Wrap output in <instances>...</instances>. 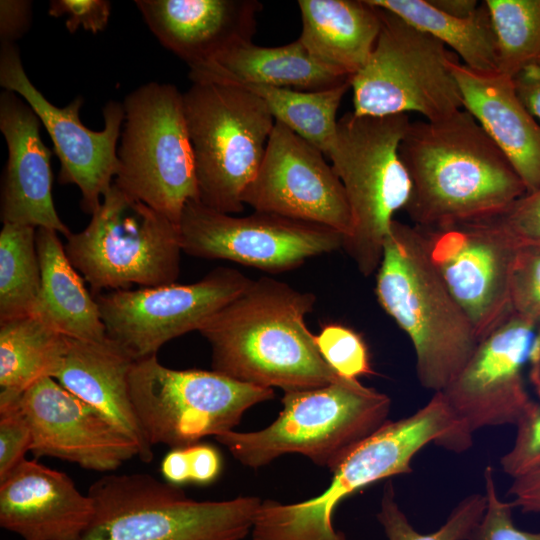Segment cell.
<instances>
[{"mask_svg": "<svg viewBox=\"0 0 540 540\" xmlns=\"http://www.w3.org/2000/svg\"><path fill=\"white\" fill-rule=\"evenodd\" d=\"M182 251L225 259L268 272H283L341 247L344 235L327 226L255 211L235 217L198 200L186 203L179 222Z\"/></svg>", "mask_w": 540, "mask_h": 540, "instance_id": "cell-13", "label": "cell"}, {"mask_svg": "<svg viewBox=\"0 0 540 540\" xmlns=\"http://www.w3.org/2000/svg\"><path fill=\"white\" fill-rule=\"evenodd\" d=\"M132 404L147 442L187 448L233 431L273 388L241 382L216 371L176 370L156 355L135 360L129 374Z\"/></svg>", "mask_w": 540, "mask_h": 540, "instance_id": "cell-11", "label": "cell"}, {"mask_svg": "<svg viewBox=\"0 0 540 540\" xmlns=\"http://www.w3.org/2000/svg\"><path fill=\"white\" fill-rule=\"evenodd\" d=\"M87 494L94 514L80 540H243L262 502L198 501L145 473L105 475Z\"/></svg>", "mask_w": 540, "mask_h": 540, "instance_id": "cell-6", "label": "cell"}, {"mask_svg": "<svg viewBox=\"0 0 540 540\" xmlns=\"http://www.w3.org/2000/svg\"><path fill=\"white\" fill-rule=\"evenodd\" d=\"M93 502L65 473L23 459L0 479V526L23 540H80Z\"/></svg>", "mask_w": 540, "mask_h": 540, "instance_id": "cell-21", "label": "cell"}, {"mask_svg": "<svg viewBox=\"0 0 540 540\" xmlns=\"http://www.w3.org/2000/svg\"><path fill=\"white\" fill-rule=\"evenodd\" d=\"M69 337L35 316L0 323V405L15 402L36 381L53 377Z\"/></svg>", "mask_w": 540, "mask_h": 540, "instance_id": "cell-28", "label": "cell"}, {"mask_svg": "<svg viewBox=\"0 0 540 540\" xmlns=\"http://www.w3.org/2000/svg\"><path fill=\"white\" fill-rule=\"evenodd\" d=\"M513 314L540 324V248L519 249L510 278Z\"/></svg>", "mask_w": 540, "mask_h": 540, "instance_id": "cell-36", "label": "cell"}, {"mask_svg": "<svg viewBox=\"0 0 540 540\" xmlns=\"http://www.w3.org/2000/svg\"><path fill=\"white\" fill-rule=\"evenodd\" d=\"M481 221L515 249L540 248V188L514 201L505 210Z\"/></svg>", "mask_w": 540, "mask_h": 540, "instance_id": "cell-35", "label": "cell"}, {"mask_svg": "<svg viewBox=\"0 0 540 540\" xmlns=\"http://www.w3.org/2000/svg\"><path fill=\"white\" fill-rule=\"evenodd\" d=\"M496 39L498 71L514 77L540 63V0H485Z\"/></svg>", "mask_w": 540, "mask_h": 540, "instance_id": "cell-32", "label": "cell"}, {"mask_svg": "<svg viewBox=\"0 0 540 540\" xmlns=\"http://www.w3.org/2000/svg\"><path fill=\"white\" fill-rule=\"evenodd\" d=\"M41 121L16 93L0 94V130L8 148L1 189L3 223L72 233L57 214L52 196V151L40 136Z\"/></svg>", "mask_w": 540, "mask_h": 540, "instance_id": "cell-20", "label": "cell"}, {"mask_svg": "<svg viewBox=\"0 0 540 540\" xmlns=\"http://www.w3.org/2000/svg\"><path fill=\"white\" fill-rule=\"evenodd\" d=\"M530 381L533 384L537 395L540 398V367L529 370Z\"/></svg>", "mask_w": 540, "mask_h": 540, "instance_id": "cell-47", "label": "cell"}, {"mask_svg": "<svg viewBox=\"0 0 540 540\" xmlns=\"http://www.w3.org/2000/svg\"><path fill=\"white\" fill-rule=\"evenodd\" d=\"M515 426L513 447L500 459L502 471L512 479L540 469V403L532 401Z\"/></svg>", "mask_w": 540, "mask_h": 540, "instance_id": "cell-38", "label": "cell"}, {"mask_svg": "<svg viewBox=\"0 0 540 540\" xmlns=\"http://www.w3.org/2000/svg\"><path fill=\"white\" fill-rule=\"evenodd\" d=\"M114 183L179 225L186 203L199 200L183 93L151 82L130 92Z\"/></svg>", "mask_w": 540, "mask_h": 540, "instance_id": "cell-10", "label": "cell"}, {"mask_svg": "<svg viewBox=\"0 0 540 540\" xmlns=\"http://www.w3.org/2000/svg\"><path fill=\"white\" fill-rule=\"evenodd\" d=\"M193 83L249 84L321 91L349 82L316 60L297 39L279 47L236 44L208 62L191 68Z\"/></svg>", "mask_w": 540, "mask_h": 540, "instance_id": "cell-25", "label": "cell"}, {"mask_svg": "<svg viewBox=\"0 0 540 540\" xmlns=\"http://www.w3.org/2000/svg\"><path fill=\"white\" fill-rule=\"evenodd\" d=\"M36 230L3 223L0 232V323L32 316L41 285Z\"/></svg>", "mask_w": 540, "mask_h": 540, "instance_id": "cell-31", "label": "cell"}, {"mask_svg": "<svg viewBox=\"0 0 540 540\" xmlns=\"http://www.w3.org/2000/svg\"><path fill=\"white\" fill-rule=\"evenodd\" d=\"M409 124L407 114L346 113L337 121L327 154L352 215V233L343 248L365 277L377 271L393 216L410 198L411 181L399 154Z\"/></svg>", "mask_w": 540, "mask_h": 540, "instance_id": "cell-7", "label": "cell"}, {"mask_svg": "<svg viewBox=\"0 0 540 540\" xmlns=\"http://www.w3.org/2000/svg\"><path fill=\"white\" fill-rule=\"evenodd\" d=\"M243 202L255 211L327 226L344 239L352 233L344 187L324 154L276 121Z\"/></svg>", "mask_w": 540, "mask_h": 540, "instance_id": "cell-16", "label": "cell"}, {"mask_svg": "<svg viewBox=\"0 0 540 540\" xmlns=\"http://www.w3.org/2000/svg\"><path fill=\"white\" fill-rule=\"evenodd\" d=\"M316 297L279 280H252L199 329L211 347L212 370L285 392L343 378L322 357L305 316Z\"/></svg>", "mask_w": 540, "mask_h": 540, "instance_id": "cell-2", "label": "cell"}, {"mask_svg": "<svg viewBox=\"0 0 540 540\" xmlns=\"http://www.w3.org/2000/svg\"><path fill=\"white\" fill-rule=\"evenodd\" d=\"M48 13L56 18L67 16L65 26L70 33L82 27L96 34L107 27L111 4L106 0H53Z\"/></svg>", "mask_w": 540, "mask_h": 540, "instance_id": "cell-40", "label": "cell"}, {"mask_svg": "<svg viewBox=\"0 0 540 540\" xmlns=\"http://www.w3.org/2000/svg\"><path fill=\"white\" fill-rule=\"evenodd\" d=\"M243 87L266 104L276 122L327 155L336 136V114L350 81L321 91H300L271 86L231 84Z\"/></svg>", "mask_w": 540, "mask_h": 540, "instance_id": "cell-30", "label": "cell"}, {"mask_svg": "<svg viewBox=\"0 0 540 540\" xmlns=\"http://www.w3.org/2000/svg\"><path fill=\"white\" fill-rule=\"evenodd\" d=\"M509 494L513 496V507H519L523 512L540 513V469L513 479Z\"/></svg>", "mask_w": 540, "mask_h": 540, "instance_id": "cell-44", "label": "cell"}, {"mask_svg": "<svg viewBox=\"0 0 540 540\" xmlns=\"http://www.w3.org/2000/svg\"><path fill=\"white\" fill-rule=\"evenodd\" d=\"M316 342L324 360L339 375L358 379L372 374L366 344L353 330L329 324L316 336Z\"/></svg>", "mask_w": 540, "mask_h": 540, "instance_id": "cell-34", "label": "cell"}, {"mask_svg": "<svg viewBox=\"0 0 540 540\" xmlns=\"http://www.w3.org/2000/svg\"><path fill=\"white\" fill-rule=\"evenodd\" d=\"M484 483L486 508L468 540H540V532L523 531L515 526L513 505L499 498L491 466L484 470Z\"/></svg>", "mask_w": 540, "mask_h": 540, "instance_id": "cell-37", "label": "cell"}, {"mask_svg": "<svg viewBox=\"0 0 540 540\" xmlns=\"http://www.w3.org/2000/svg\"><path fill=\"white\" fill-rule=\"evenodd\" d=\"M379 9L381 27L373 51L350 79L352 112L368 116L417 112L436 121L463 109L449 67L454 55L435 37Z\"/></svg>", "mask_w": 540, "mask_h": 540, "instance_id": "cell-12", "label": "cell"}, {"mask_svg": "<svg viewBox=\"0 0 540 540\" xmlns=\"http://www.w3.org/2000/svg\"><path fill=\"white\" fill-rule=\"evenodd\" d=\"M199 202L225 214L243 210L275 125L266 104L247 89L193 83L183 93Z\"/></svg>", "mask_w": 540, "mask_h": 540, "instance_id": "cell-8", "label": "cell"}, {"mask_svg": "<svg viewBox=\"0 0 540 540\" xmlns=\"http://www.w3.org/2000/svg\"><path fill=\"white\" fill-rule=\"evenodd\" d=\"M31 429L17 402L0 405V479L30 451Z\"/></svg>", "mask_w": 540, "mask_h": 540, "instance_id": "cell-39", "label": "cell"}, {"mask_svg": "<svg viewBox=\"0 0 540 540\" xmlns=\"http://www.w3.org/2000/svg\"><path fill=\"white\" fill-rule=\"evenodd\" d=\"M134 362L123 347L108 337L100 341L69 338L52 378L135 441L139 459L149 463L153 459L152 446L142 432L130 396L129 374Z\"/></svg>", "mask_w": 540, "mask_h": 540, "instance_id": "cell-24", "label": "cell"}, {"mask_svg": "<svg viewBox=\"0 0 540 540\" xmlns=\"http://www.w3.org/2000/svg\"><path fill=\"white\" fill-rule=\"evenodd\" d=\"M449 46L463 64L479 71H498L496 39L483 2L466 18L448 15L429 0H369Z\"/></svg>", "mask_w": 540, "mask_h": 540, "instance_id": "cell-29", "label": "cell"}, {"mask_svg": "<svg viewBox=\"0 0 540 540\" xmlns=\"http://www.w3.org/2000/svg\"><path fill=\"white\" fill-rule=\"evenodd\" d=\"M486 508L485 494H470L452 510L446 522L435 532L421 534L414 529L395 497L393 482L384 486L377 519L387 540H468Z\"/></svg>", "mask_w": 540, "mask_h": 540, "instance_id": "cell-33", "label": "cell"}, {"mask_svg": "<svg viewBox=\"0 0 540 540\" xmlns=\"http://www.w3.org/2000/svg\"><path fill=\"white\" fill-rule=\"evenodd\" d=\"M36 248L41 285L32 316L72 339H105L98 304L68 259L58 232L37 228Z\"/></svg>", "mask_w": 540, "mask_h": 540, "instance_id": "cell-27", "label": "cell"}, {"mask_svg": "<svg viewBox=\"0 0 540 540\" xmlns=\"http://www.w3.org/2000/svg\"><path fill=\"white\" fill-rule=\"evenodd\" d=\"M283 409L268 427L216 436L242 465L260 468L298 453L330 471L358 443L378 430L391 409L385 393L341 378L326 386L285 392Z\"/></svg>", "mask_w": 540, "mask_h": 540, "instance_id": "cell-5", "label": "cell"}, {"mask_svg": "<svg viewBox=\"0 0 540 540\" xmlns=\"http://www.w3.org/2000/svg\"><path fill=\"white\" fill-rule=\"evenodd\" d=\"M158 41L189 68L252 41L262 4L255 0H137Z\"/></svg>", "mask_w": 540, "mask_h": 540, "instance_id": "cell-22", "label": "cell"}, {"mask_svg": "<svg viewBox=\"0 0 540 540\" xmlns=\"http://www.w3.org/2000/svg\"><path fill=\"white\" fill-rule=\"evenodd\" d=\"M31 7V2L26 0L0 1L1 44H14L28 31L32 19Z\"/></svg>", "mask_w": 540, "mask_h": 540, "instance_id": "cell-41", "label": "cell"}, {"mask_svg": "<svg viewBox=\"0 0 540 540\" xmlns=\"http://www.w3.org/2000/svg\"><path fill=\"white\" fill-rule=\"evenodd\" d=\"M0 85L20 95L38 116L60 162L59 183L77 185L81 208L92 215L118 173L123 104L107 102L103 108L104 129H88L79 117L83 99L77 97L64 107L50 103L28 78L15 43L1 44Z\"/></svg>", "mask_w": 540, "mask_h": 540, "instance_id": "cell-15", "label": "cell"}, {"mask_svg": "<svg viewBox=\"0 0 540 540\" xmlns=\"http://www.w3.org/2000/svg\"><path fill=\"white\" fill-rule=\"evenodd\" d=\"M32 434L30 451L97 471H114L137 456L135 441L55 379L44 377L16 400Z\"/></svg>", "mask_w": 540, "mask_h": 540, "instance_id": "cell-19", "label": "cell"}, {"mask_svg": "<svg viewBox=\"0 0 540 540\" xmlns=\"http://www.w3.org/2000/svg\"><path fill=\"white\" fill-rule=\"evenodd\" d=\"M463 109L468 111L506 156L527 192L540 188V125L519 99L513 78L449 62Z\"/></svg>", "mask_w": 540, "mask_h": 540, "instance_id": "cell-23", "label": "cell"}, {"mask_svg": "<svg viewBox=\"0 0 540 540\" xmlns=\"http://www.w3.org/2000/svg\"><path fill=\"white\" fill-rule=\"evenodd\" d=\"M160 468L168 483L179 486L190 482L189 458L186 448L171 449L163 458Z\"/></svg>", "mask_w": 540, "mask_h": 540, "instance_id": "cell-45", "label": "cell"}, {"mask_svg": "<svg viewBox=\"0 0 540 540\" xmlns=\"http://www.w3.org/2000/svg\"><path fill=\"white\" fill-rule=\"evenodd\" d=\"M419 229L435 269L483 340L512 314L510 278L517 249L481 221Z\"/></svg>", "mask_w": 540, "mask_h": 540, "instance_id": "cell-17", "label": "cell"}, {"mask_svg": "<svg viewBox=\"0 0 540 540\" xmlns=\"http://www.w3.org/2000/svg\"><path fill=\"white\" fill-rule=\"evenodd\" d=\"M399 154L411 181L414 226L447 227L499 214L527 190L506 156L465 109L410 122Z\"/></svg>", "mask_w": 540, "mask_h": 540, "instance_id": "cell-1", "label": "cell"}, {"mask_svg": "<svg viewBox=\"0 0 540 540\" xmlns=\"http://www.w3.org/2000/svg\"><path fill=\"white\" fill-rule=\"evenodd\" d=\"M513 81L525 108L540 121V63L524 68L513 77Z\"/></svg>", "mask_w": 540, "mask_h": 540, "instance_id": "cell-43", "label": "cell"}, {"mask_svg": "<svg viewBox=\"0 0 540 540\" xmlns=\"http://www.w3.org/2000/svg\"><path fill=\"white\" fill-rule=\"evenodd\" d=\"M190 468V482L208 484L214 481L221 471V458L218 451L208 444H195L187 447Z\"/></svg>", "mask_w": 540, "mask_h": 540, "instance_id": "cell-42", "label": "cell"}, {"mask_svg": "<svg viewBox=\"0 0 540 540\" xmlns=\"http://www.w3.org/2000/svg\"><path fill=\"white\" fill-rule=\"evenodd\" d=\"M375 292L381 307L413 345L421 386L434 393L442 391L465 367L480 341L435 269L418 227L392 222Z\"/></svg>", "mask_w": 540, "mask_h": 540, "instance_id": "cell-4", "label": "cell"}, {"mask_svg": "<svg viewBox=\"0 0 540 540\" xmlns=\"http://www.w3.org/2000/svg\"><path fill=\"white\" fill-rule=\"evenodd\" d=\"M64 247L95 296L173 284L180 271L179 225L114 182L89 224Z\"/></svg>", "mask_w": 540, "mask_h": 540, "instance_id": "cell-9", "label": "cell"}, {"mask_svg": "<svg viewBox=\"0 0 540 540\" xmlns=\"http://www.w3.org/2000/svg\"><path fill=\"white\" fill-rule=\"evenodd\" d=\"M430 443L455 452L472 445V434L454 415L442 392H435L411 416L385 422L353 447L331 470V483L322 494L293 504L262 501L252 540H347L333 524L338 504L374 482L410 473L412 458Z\"/></svg>", "mask_w": 540, "mask_h": 540, "instance_id": "cell-3", "label": "cell"}, {"mask_svg": "<svg viewBox=\"0 0 540 540\" xmlns=\"http://www.w3.org/2000/svg\"><path fill=\"white\" fill-rule=\"evenodd\" d=\"M438 10L459 18H466L473 15L480 4L476 0H429Z\"/></svg>", "mask_w": 540, "mask_h": 540, "instance_id": "cell-46", "label": "cell"}, {"mask_svg": "<svg viewBox=\"0 0 540 540\" xmlns=\"http://www.w3.org/2000/svg\"><path fill=\"white\" fill-rule=\"evenodd\" d=\"M538 324L511 314L486 338L442 394L471 434L516 425L533 400L523 379Z\"/></svg>", "mask_w": 540, "mask_h": 540, "instance_id": "cell-18", "label": "cell"}, {"mask_svg": "<svg viewBox=\"0 0 540 540\" xmlns=\"http://www.w3.org/2000/svg\"><path fill=\"white\" fill-rule=\"evenodd\" d=\"M308 52L337 74L352 78L367 63L381 27L380 9L369 0H299Z\"/></svg>", "mask_w": 540, "mask_h": 540, "instance_id": "cell-26", "label": "cell"}, {"mask_svg": "<svg viewBox=\"0 0 540 540\" xmlns=\"http://www.w3.org/2000/svg\"><path fill=\"white\" fill-rule=\"evenodd\" d=\"M219 267L191 284L117 290L95 296L106 335L135 360L156 355L168 341L200 327L251 283Z\"/></svg>", "mask_w": 540, "mask_h": 540, "instance_id": "cell-14", "label": "cell"}]
</instances>
